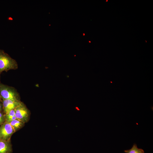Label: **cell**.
I'll list each match as a JSON object with an SVG mask.
<instances>
[{"label": "cell", "mask_w": 153, "mask_h": 153, "mask_svg": "<svg viewBox=\"0 0 153 153\" xmlns=\"http://www.w3.org/2000/svg\"><path fill=\"white\" fill-rule=\"evenodd\" d=\"M18 67L16 61L4 50H0V76L3 71L16 70Z\"/></svg>", "instance_id": "obj_1"}, {"label": "cell", "mask_w": 153, "mask_h": 153, "mask_svg": "<svg viewBox=\"0 0 153 153\" xmlns=\"http://www.w3.org/2000/svg\"><path fill=\"white\" fill-rule=\"evenodd\" d=\"M0 94L2 99H8L17 101H21L20 94L14 88L0 82Z\"/></svg>", "instance_id": "obj_2"}, {"label": "cell", "mask_w": 153, "mask_h": 153, "mask_svg": "<svg viewBox=\"0 0 153 153\" xmlns=\"http://www.w3.org/2000/svg\"><path fill=\"white\" fill-rule=\"evenodd\" d=\"M15 116L17 119L25 123L29 118L30 112L25 104L21 102L14 109Z\"/></svg>", "instance_id": "obj_3"}, {"label": "cell", "mask_w": 153, "mask_h": 153, "mask_svg": "<svg viewBox=\"0 0 153 153\" xmlns=\"http://www.w3.org/2000/svg\"><path fill=\"white\" fill-rule=\"evenodd\" d=\"M16 131L10 124L7 122L0 126V139L10 140L12 135Z\"/></svg>", "instance_id": "obj_4"}, {"label": "cell", "mask_w": 153, "mask_h": 153, "mask_svg": "<svg viewBox=\"0 0 153 153\" xmlns=\"http://www.w3.org/2000/svg\"><path fill=\"white\" fill-rule=\"evenodd\" d=\"M2 100L3 112L5 114L12 110L15 109L22 102L17 101L8 99H3Z\"/></svg>", "instance_id": "obj_5"}, {"label": "cell", "mask_w": 153, "mask_h": 153, "mask_svg": "<svg viewBox=\"0 0 153 153\" xmlns=\"http://www.w3.org/2000/svg\"><path fill=\"white\" fill-rule=\"evenodd\" d=\"M12 149L10 140L0 139V153H12Z\"/></svg>", "instance_id": "obj_6"}, {"label": "cell", "mask_w": 153, "mask_h": 153, "mask_svg": "<svg viewBox=\"0 0 153 153\" xmlns=\"http://www.w3.org/2000/svg\"><path fill=\"white\" fill-rule=\"evenodd\" d=\"M13 127L16 131L22 128L24 125L25 123L18 119L8 122Z\"/></svg>", "instance_id": "obj_7"}, {"label": "cell", "mask_w": 153, "mask_h": 153, "mask_svg": "<svg viewBox=\"0 0 153 153\" xmlns=\"http://www.w3.org/2000/svg\"><path fill=\"white\" fill-rule=\"evenodd\" d=\"M5 115V121L9 122L12 121L17 119L15 116L14 109L12 110L6 114Z\"/></svg>", "instance_id": "obj_8"}, {"label": "cell", "mask_w": 153, "mask_h": 153, "mask_svg": "<svg viewBox=\"0 0 153 153\" xmlns=\"http://www.w3.org/2000/svg\"><path fill=\"white\" fill-rule=\"evenodd\" d=\"M124 152L126 153H144V150L142 149L138 148L135 144H133L131 149L125 150Z\"/></svg>", "instance_id": "obj_9"}, {"label": "cell", "mask_w": 153, "mask_h": 153, "mask_svg": "<svg viewBox=\"0 0 153 153\" xmlns=\"http://www.w3.org/2000/svg\"><path fill=\"white\" fill-rule=\"evenodd\" d=\"M5 121V115L3 112H0V126Z\"/></svg>", "instance_id": "obj_10"}, {"label": "cell", "mask_w": 153, "mask_h": 153, "mask_svg": "<svg viewBox=\"0 0 153 153\" xmlns=\"http://www.w3.org/2000/svg\"><path fill=\"white\" fill-rule=\"evenodd\" d=\"M3 112L2 101H0V112Z\"/></svg>", "instance_id": "obj_11"}, {"label": "cell", "mask_w": 153, "mask_h": 153, "mask_svg": "<svg viewBox=\"0 0 153 153\" xmlns=\"http://www.w3.org/2000/svg\"><path fill=\"white\" fill-rule=\"evenodd\" d=\"M0 101H2V99L1 96V95H0Z\"/></svg>", "instance_id": "obj_12"}, {"label": "cell", "mask_w": 153, "mask_h": 153, "mask_svg": "<svg viewBox=\"0 0 153 153\" xmlns=\"http://www.w3.org/2000/svg\"><path fill=\"white\" fill-rule=\"evenodd\" d=\"M76 109L77 110H79V109H78V108L77 107H76Z\"/></svg>", "instance_id": "obj_13"}]
</instances>
